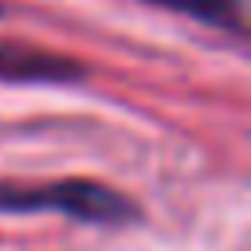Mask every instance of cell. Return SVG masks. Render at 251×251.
I'll list each match as a JSON object with an SVG mask.
<instances>
[{
    "label": "cell",
    "instance_id": "obj_1",
    "mask_svg": "<svg viewBox=\"0 0 251 251\" xmlns=\"http://www.w3.org/2000/svg\"><path fill=\"white\" fill-rule=\"evenodd\" d=\"M0 212H59L82 224H126L137 216L133 200L98 180H51V184H0Z\"/></svg>",
    "mask_w": 251,
    "mask_h": 251
},
{
    "label": "cell",
    "instance_id": "obj_2",
    "mask_svg": "<svg viewBox=\"0 0 251 251\" xmlns=\"http://www.w3.org/2000/svg\"><path fill=\"white\" fill-rule=\"evenodd\" d=\"M0 78L8 82H71L82 78V67L67 55L24 47V43H0Z\"/></svg>",
    "mask_w": 251,
    "mask_h": 251
},
{
    "label": "cell",
    "instance_id": "obj_3",
    "mask_svg": "<svg viewBox=\"0 0 251 251\" xmlns=\"http://www.w3.org/2000/svg\"><path fill=\"white\" fill-rule=\"evenodd\" d=\"M145 4H157V8L176 12V16L204 20V24L220 27V31H231V35L243 31V8H239V0H145Z\"/></svg>",
    "mask_w": 251,
    "mask_h": 251
},
{
    "label": "cell",
    "instance_id": "obj_4",
    "mask_svg": "<svg viewBox=\"0 0 251 251\" xmlns=\"http://www.w3.org/2000/svg\"><path fill=\"white\" fill-rule=\"evenodd\" d=\"M0 16H4V4H0Z\"/></svg>",
    "mask_w": 251,
    "mask_h": 251
}]
</instances>
